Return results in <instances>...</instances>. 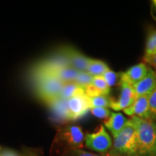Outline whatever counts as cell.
<instances>
[{
    "mask_svg": "<svg viewBox=\"0 0 156 156\" xmlns=\"http://www.w3.org/2000/svg\"><path fill=\"white\" fill-rule=\"evenodd\" d=\"M138 139V156H156V122L132 116Z\"/></svg>",
    "mask_w": 156,
    "mask_h": 156,
    "instance_id": "6da1fadb",
    "label": "cell"
},
{
    "mask_svg": "<svg viewBox=\"0 0 156 156\" xmlns=\"http://www.w3.org/2000/svg\"><path fill=\"white\" fill-rule=\"evenodd\" d=\"M113 152L124 156H138L137 133L130 119L125 127L114 136Z\"/></svg>",
    "mask_w": 156,
    "mask_h": 156,
    "instance_id": "7a4b0ae2",
    "label": "cell"
},
{
    "mask_svg": "<svg viewBox=\"0 0 156 156\" xmlns=\"http://www.w3.org/2000/svg\"><path fill=\"white\" fill-rule=\"evenodd\" d=\"M85 136L83 129L80 126L66 125L57 130L52 148L63 147L67 149V152L81 149L85 141Z\"/></svg>",
    "mask_w": 156,
    "mask_h": 156,
    "instance_id": "3957f363",
    "label": "cell"
},
{
    "mask_svg": "<svg viewBox=\"0 0 156 156\" xmlns=\"http://www.w3.org/2000/svg\"><path fill=\"white\" fill-rule=\"evenodd\" d=\"M35 92L41 100L48 105L56 99L60 98V95L64 83L57 77H46L35 80Z\"/></svg>",
    "mask_w": 156,
    "mask_h": 156,
    "instance_id": "277c9868",
    "label": "cell"
},
{
    "mask_svg": "<svg viewBox=\"0 0 156 156\" xmlns=\"http://www.w3.org/2000/svg\"><path fill=\"white\" fill-rule=\"evenodd\" d=\"M85 145L89 149L101 153H108L112 147V140L104 125H101L95 132L85 136Z\"/></svg>",
    "mask_w": 156,
    "mask_h": 156,
    "instance_id": "5b68a950",
    "label": "cell"
},
{
    "mask_svg": "<svg viewBox=\"0 0 156 156\" xmlns=\"http://www.w3.org/2000/svg\"><path fill=\"white\" fill-rule=\"evenodd\" d=\"M67 106L69 122L81 119L90 109L89 98L85 94L70 98L67 100Z\"/></svg>",
    "mask_w": 156,
    "mask_h": 156,
    "instance_id": "8992f818",
    "label": "cell"
},
{
    "mask_svg": "<svg viewBox=\"0 0 156 156\" xmlns=\"http://www.w3.org/2000/svg\"><path fill=\"white\" fill-rule=\"evenodd\" d=\"M119 85L121 87L120 94L116 99L111 98L109 105L111 108L117 112L129 108L136 98L133 86L122 82H120Z\"/></svg>",
    "mask_w": 156,
    "mask_h": 156,
    "instance_id": "52a82bcc",
    "label": "cell"
},
{
    "mask_svg": "<svg viewBox=\"0 0 156 156\" xmlns=\"http://www.w3.org/2000/svg\"><path fill=\"white\" fill-rule=\"evenodd\" d=\"M150 94H146L137 97L131 106L123 110L124 112L130 116H136L143 119H150Z\"/></svg>",
    "mask_w": 156,
    "mask_h": 156,
    "instance_id": "ba28073f",
    "label": "cell"
},
{
    "mask_svg": "<svg viewBox=\"0 0 156 156\" xmlns=\"http://www.w3.org/2000/svg\"><path fill=\"white\" fill-rule=\"evenodd\" d=\"M62 49L67 56L70 67L79 72H86L90 58L72 46H62Z\"/></svg>",
    "mask_w": 156,
    "mask_h": 156,
    "instance_id": "9c48e42d",
    "label": "cell"
},
{
    "mask_svg": "<svg viewBox=\"0 0 156 156\" xmlns=\"http://www.w3.org/2000/svg\"><path fill=\"white\" fill-rule=\"evenodd\" d=\"M149 68L145 63H140L132 66L124 73H121L120 82L134 86L145 77Z\"/></svg>",
    "mask_w": 156,
    "mask_h": 156,
    "instance_id": "30bf717a",
    "label": "cell"
},
{
    "mask_svg": "<svg viewBox=\"0 0 156 156\" xmlns=\"http://www.w3.org/2000/svg\"><path fill=\"white\" fill-rule=\"evenodd\" d=\"M136 98L146 94L151 95L156 89V72L149 68L143 79L133 86Z\"/></svg>",
    "mask_w": 156,
    "mask_h": 156,
    "instance_id": "8fae6325",
    "label": "cell"
},
{
    "mask_svg": "<svg viewBox=\"0 0 156 156\" xmlns=\"http://www.w3.org/2000/svg\"><path fill=\"white\" fill-rule=\"evenodd\" d=\"M129 119L121 113H111L110 116L104 121V126L115 136L125 127Z\"/></svg>",
    "mask_w": 156,
    "mask_h": 156,
    "instance_id": "7c38bea8",
    "label": "cell"
},
{
    "mask_svg": "<svg viewBox=\"0 0 156 156\" xmlns=\"http://www.w3.org/2000/svg\"><path fill=\"white\" fill-rule=\"evenodd\" d=\"M51 108L54 118L58 122H69L67 106V100L58 98L48 104Z\"/></svg>",
    "mask_w": 156,
    "mask_h": 156,
    "instance_id": "4fadbf2b",
    "label": "cell"
},
{
    "mask_svg": "<svg viewBox=\"0 0 156 156\" xmlns=\"http://www.w3.org/2000/svg\"><path fill=\"white\" fill-rule=\"evenodd\" d=\"M156 55V30L153 29L148 32L146 40L144 60L147 63L154 56Z\"/></svg>",
    "mask_w": 156,
    "mask_h": 156,
    "instance_id": "5bb4252c",
    "label": "cell"
},
{
    "mask_svg": "<svg viewBox=\"0 0 156 156\" xmlns=\"http://www.w3.org/2000/svg\"><path fill=\"white\" fill-rule=\"evenodd\" d=\"M85 91L84 88L76 84L75 82H70L64 84L62 87L60 98L64 100H68L70 98L75 96V95H84Z\"/></svg>",
    "mask_w": 156,
    "mask_h": 156,
    "instance_id": "9a60e30c",
    "label": "cell"
},
{
    "mask_svg": "<svg viewBox=\"0 0 156 156\" xmlns=\"http://www.w3.org/2000/svg\"><path fill=\"white\" fill-rule=\"evenodd\" d=\"M108 69V66L104 62L90 58L86 72L93 77H96V76H102Z\"/></svg>",
    "mask_w": 156,
    "mask_h": 156,
    "instance_id": "2e32d148",
    "label": "cell"
},
{
    "mask_svg": "<svg viewBox=\"0 0 156 156\" xmlns=\"http://www.w3.org/2000/svg\"><path fill=\"white\" fill-rule=\"evenodd\" d=\"M79 73V71L75 69L74 68L67 67L60 70L58 73L57 75H56V77L64 83H70V82L75 81Z\"/></svg>",
    "mask_w": 156,
    "mask_h": 156,
    "instance_id": "e0dca14e",
    "label": "cell"
},
{
    "mask_svg": "<svg viewBox=\"0 0 156 156\" xmlns=\"http://www.w3.org/2000/svg\"><path fill=\"white\" fill-rule=\"evenodd\" d=\"M111 98L108 95H101L98 96L89 98V103L90 108H108L110 105Z\"/></svg>",
    "mask_w": 156,
    "mask_h": 156,
    "instance_id": "ac0fdd59",
    "label": "cell"
},
{
    "mask_svg": "<svg viewBox=\"0 0 156 156\" xmlns=\"http://www.w3.org/2000/svg\"><path fill=\"white\" fill-rule=\"evenodd\" d=\"M92 84L95 85L97 88H98L101 92L103 93V95H108L110 93V87L107 85L106 82L105 81L104 78L103 76H96L93 77Z\"/></svg>",
    "mask_w": 156,
    "mask_h": 156,
    "instance_id": "d6986e66",
    "label": "cell"
},
{
    "mask_svg": "<svg viewBox=\"0 0 156 156\" xmlns=\"http://www.w3.org/2000/svg\"><path fill=\"white\" fill-rule=\"evenodd\" d=\"M102 76L104 78L105 81L106 82L107 85H108L109 87H112L116 85L118 80H119L120 83L121 73H116L109 69L108 71H106Z\"/></svg>",
    "mask_w": 156,
    "mask_h": 156,
    "instance_id": "ffe728a7",
    "label": "cell"
},
{
    "mask_svg": "<svg viewBox=\"0 0 156 156\" xmlns=\"http://www.w3.org/2000/svg\"><path fill=\"white\" fill-rule=\"evenodd\" d=\"M93 76H91L87 72H80L75 83L82 87H86L93 83Z\"/></svg>",
    "mask_w": 156,
    "mask_h": 156,
    "instance_id": "44dd1931",
    "label": "cell"
},
{
    "mask_svg": "<svg viewBox=\"0 0 156 156\" xmlns=\"http://www.w3.org/2000/svg\"><path fill=\"white\" fill-rule=\"evenodd\" d=\"M150 119L156 121V89L151 93L149 98Z\"/></svg>",
    "mask_w": 156,
    "mask_h": 156,
    "instance_id": "7402d4cb",
    "label": "cell"
},
{
    "mask_svg": "<svg viewBox=\"0 0 156 156\" xmlns=\"http://www.w3.org/2000/svg\"><path fill=\"white\" fill-rule=\"evenodd\" d=\"M90 112L93 116L98 119H108L112 113L107 108L102 107L90 108Z\"/></svg>",
    "mask_w": 156,
    "mask_h": 156,
    "instance_id": "603a6c76",
    "label": "cell"
},
{
    "mask_svg": "<svg viewBox=\"0 0 156 156\" xmlns=\"http://www.w3.org/2000/svg\"><path fill=\"white\" fill-rule=\"evenodd\" d=\"M84 91H85V94L88 98H93L103 95L100 90L97 88L93 84H90V85H87L86 87H84Z\"/></svg>",
    "mask_w": 156,
    "mask_h": 156,
    "instance_id": "cb8c5ba5",
    "label": "cell"
},
{
    "mask_svg": "<svg viewBox=\"0 0 156 156\" xmlns=\"http://www.w3.org/2000/svg\"><path fill=\"white\" fill-rule=\"evenodd\" d=\"M21 156H43L41 150L34 147H23Z\"/></svg>",
    "mask_w": 156,
    "mask_h": 156,
    "instance_id": "d4e9b609",
    "label": "cell"
},
{
    "mask_svg": "<svg viewBox=\"0 0 156 156\" xmlns=\"http://www.w3.org/2000/svg\"><path fill=\"white\" fill-rule=\"evenodd\" d=\"M68 156H108L104 155H98L92 153H89L82 149H75L67 152Z\"/></svg>",
    "mask_w": 156,
    "mask_h": 156,
    "instance_id": "484cf974",
    "label": "cell"
},
{
    "mask_svg": "<svg viewBox=\"0 0 156 156\" xmlns=\"http://www.w3.org/2000/svg\"><path fill=\"white\" fill-rule=\"evenodd\" d=\"M0 156H21V155L20 153L15 150L0 146Z\"/></svg>",
    "mask_w": 156,
    "mask_h": 156,
    "instance_id": "4316f807",
    "label": "cell"
},
{
    "mask_svg": "<svg viewBox=\"0 0 156 156\" xmlns=\"http://www.w3.org/2000/svg\"><path fill=\"white\" fill-rule=\"evenodd\" d=\"M147 63L149 64H151V66H153V67L155 68V70H156V55L154 56L151 59L147 62Z\"/></svg>",
    "mask_w": 156,
    "mask_h": 156,
    "instance_id": "83f0119b",
    "label": "cell"
},
{
    "mask_svg": "<svg viewBox=\"0 0 156 156\" xmlns=\"http://www.w3.org/2000/svg\"><path fill=\"white\" fill-rule=\"evenodd\" d=\"M155 12H156V8H155Z\"/></svg>",
    "mask_w": 156,
    "mask_h": 156,
    "instance_id": "f1b7e54d",
    "label": "cell"
}]
</instances>
